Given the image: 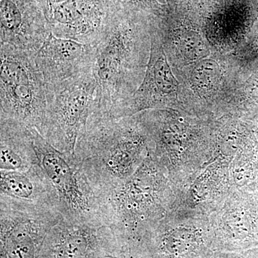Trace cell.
Here are the masks:
<instances>
[{"mask_svg": "<svg viewBox=\"0 0 258 258\" xmlns=\"http://www.w3.org/2000/svg\"><path fill=\"white\" fill-rule=\"evenodd\" d=\"M143 136L129 120L97 109L80 135L74 157L94 191L125 181L144 152Z\"/></svg>", "mask_w": 258, "mask_h": 258, "instance_id": "cell-1", "label": "cell"}, {"mask_svg": "<svg viewBox=\"0 0 258 258\" xmlns=\"http://www.w3.org/2000/svg\"><path fill=\"white\" fill-rule=\"evenodd\" d=\"M143 40L128 20L112 15L93 45L92 74L99 111L108 113L133 91L143 62Z\"/></svg>", "mask_w": 258, "mask_h": 258, "instance_id": "cell-2", "label": "cell"}, {"mask_svg": "<svg viewBox=\"0 0 258 258\" xmlns=\"http://www.w3.org/2000/svg\"><path fill=\"white\" fill-rule=\"evenodd\" d=\"M36 52L1 43L0 119L16 120L42 135L48 90L35 60Z\"/></svg>", "mask_w": 258, "mask_h": 258, "instance_id": "cell-3", "label": "cell"}, {"mask_svg": "<svg viewBox=\"0 0 258 258\" xmlns=\"http://www.w3.org/2000/svg\"><path fill=\"white\" fill-rule=\"evenodd\" d=\"M159 189L156 171L147 164L132 179L95 191L100 219L114 235L122 258L130 257L141 228L154 217Z\"/></svg>", "mask_w": 258, "mask_h": 258, "instance_id": "cell-4", "label": "cell"}, {"mask_svg": "<svg viewBox=\"0 0 258 258\" xmlns=\"http://www.w3.org/2000/svg\"><path fill=\"white\" fill-rule=\"evenodd\" d=\"M98 108L92 71L48 90V109L42 136L61 152L74 155L80 135Z\"/></svg>", "mask_w": 258, "mask_h": 258, "instance_id": "cell-5", "label": "cell"}, {"mask_svg": "<svg viewBox=\"0 0 258 258\" xmlns=\"http://www.w3.org/2000/svg\"><path fill=\"white\" fill-rule=\"evenodd\" d=\"M33 135L39 164L57 194L62 218L102 222L96 194L74 155L56 149L36 129Z\"/></svg>", "mask_w": 258, "mask_h": 258, "instance_id": "cell-6", "label": "cell"}, {"mask_svg": "<svg viewBox=\"0 0 258 258\" xmlns=\"http://www.w3.org/2000/svg\"><path fill=\"white\" fill-rule=\"evenodd\" d=\"M60 212L0 196V258H39Z\"/></svg>", "mask_w": 258, "mask_h": 258, "instance_id": "cell-7", "label": "cell"}, {"mask_svg": "<svg viewBox=\"0 0 258 258\" xmlns=\"http://www.w3.org/2000/svg\"><path fill=\"white\" fill-rule=\"evenodd\" d=\"M39 258H122L111 230L101 222L62 218L44 241Z\"/></svg>", "mask_w": 258, "mask_h": 258, "instance_id": "cell-8", "label": "cell"}, {"mask_svg": "<svg viewBox=\"0 0 258 258\" xmlns=\"http://www.w3.org/2000/svg\"><path fill=\"white\" fill-rule=\"evenodd\" d=\"M109 0H66L47 15L52 35L93 45L111 16Z\"/></svg>", "mask_w": 258, "mask_h": 258, "instance_id": "cell-9", "label": "cell"}, {"mask_svg": "<svg viewBox=\"0 0 258 258\" xmlns=\"http://www.w3.org/2000/svg\"><path fill=\"white\" fill-rule=\"evenodd\" d=\"M35 60L47 90L92 71L93 46L50 34L36 52Z\"/></svg>", "mask_w": 258, "mask_h": 258, "instance_id": "cell-10", "label": "cell"}, {"mask_svg": "<svg viewBox=\"0 0 258 258\" xmlns=\"http://www.w3.org/2000/svg\"><path fill=\"white\" fill-rule=\"evenodd\" d=\"M1 43L37 52L52 33L35 0H1Z\"/></svg>", "mask_w": 258, "mask_h": 258, "instance_id": "cell-11", "label": "cell"}, {"mask_svg": "<svg viewBox=\"0 0 258 258\" xmlns=\"http://www.w3.org/2000/svg\"><path fill=\"white\" fill-rule=\"evenodd\" d=\"M0 171V196L60 212L57 194L40 164L27 171Z\"/></svg>", "mask_w": 258, "mask_h": 258, "instance_id": "cell-12", "label": "cell"}, {"mask_svg": "<svg viewBox=\"0 0 258 258\" xmlns=\"http://www.w3.org/2000/svg\"><path fill=\"white\" fill-rule=\"evenodd\" d=\"M0 170L23 171L39 161L33 128L11 119H0Z\"/></svg>", "mask_w": 258, "mask_h": 258, "instance_id": "cell-13", "label": "cell"}, {"mask_svg": "<svg viewBox=\"0 0 258 258\" xmlns=\"http://www.w3.org/2000/svg\"><path fill=\"white\" fill-rule=\"evenodd\" d=\"M220 76V67L215 61L202 60L195 68L192 81L201 89H211L216 84Z\"/></svg>", "mask_w": 258, "mask_h": 258, "instance_id": "cell-14", "label": "cell"}, {"mask_svg": "<svg viewBox=\"0 0 258 258\" xmlns=\"http://www.w3.org/2000/svg\"><path fill=\"white\" fill-rule=\"evenodd\" d=\"M180 47L185 57L191 60H200L208 52L203 39L195 34H187L181 38Z\"/></svg>", "mask_w": 258, "mask_h": 258, "instance_id": "cell-15", "label": "cell"}, {"mask_svg": "<svg viewBox=\"0 0 258 258\" xmlns=\"http://www.w3.org/2000/svg\"><path fill=\"white\" fill-rule=\"evenodd\" d=\"M44 2V6H45L46 15H48L51 10L55 6V5L60 4L66 0H42Z\"/></svg>", "mask_w": 258, "mask_h": 258, "instance_id": "cell-16", "label": "cell"}]
</instances>
